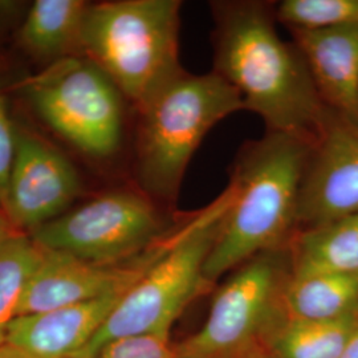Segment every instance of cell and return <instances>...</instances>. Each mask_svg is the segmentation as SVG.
I'll list each match as a JSON object with an SVG mask.
<instances>
[{
  "mask_svg": "<svg viewBox=\"0 0 358 358\" xmlns=\"http://www.w3.org/2000/svg\"><path fill=\"white\" fill-rule=\"evenodd\" d=\"M178 0L88 6L80 47L140 110L185 71L179 63Z\"/></svg>",
  "mask_w": 358,
  "mask_h": 358,
  "instance_id": "3",
  "label": "cell"
},
{
  "mask_svg": "<svg viewBox=\"0 0 358 358\" xmlns=\"http://www.w3.org/2000/svg\"><path fill=\"white\" fill-rule=\"evenodd\" d=\"M282 303L289 316L306 320H338L357 315L358 275H291Z\"/></svg>",
  "mask_w": 358,
  "mask_h": 358,
  "instance_id": "16",
  "label": "cell"
},
{
  "mask_svg": "<svg viewBox=\"0 0 358 358\" xmlns=\"http://www.w3.org/2000/svg\"><path fill=\"white\" fill-rule=\"evenodd\" d=\"M0 358H35L31 355H28L26 352L10 345V344H4L0 346Z\"/></svg>",
  "mask_w": 358,
  "mask_h": 358,
  "instance_id": "23",
  "label": "cell"
},
{
  "mask_svg": "<svg viewBox=\"0 0 358 358\" xmlns=\"http://www.w3.org/2000/svg\"><path fill=\"white\" fill-rule=\"evenodd\" d=\"M241 94L215 73L183 72L142 108L137 171L143 190L174 201L192 155L219 121L243 110Z\"/></svg>",
  "mask_w": 358,
  "mask_h": 358,
  "instance_id": "5",
  "label": "cell"
},
{
  "mask_svg": "<svg viewBox=\"0 0 358 358\" xmlns=\"http://www.w3.org/2000/svg\"><path fill=\"white\" fill-rule=\"evenodd\" d=\"M87 8L81 0H36L20 29L22 45L41 57H65L80 45Z\"/></svg>",
  "mask_w": 358,
  "mask_h": 358,
  "instance_id": "17",
  "label": "cell"
},
{
  "mask_svg": "<svg viewBox=\"0 0 358 358\" xmlns=\"http://www.w3.org/2000/svg\"><path fill=\"white\" fill-rule=\"evenodd\" d=\"M90 358H179L169 336L140 334L115 338L100 346Z\"/></svg>",
  "mask_w": 358,
  "mask_h": 358,
  "instance_id": "20",
  "label": "cell"
},
{
  "mask_svg": "<svg viewBox=\"0 0 358 358\" xmlns=\"http://www.w3.org/2000/svg\"><path fill=\"white\" fill-rule=\"evenodd\" d=\"M43 257L44 250L23 232L15 231L0 242V346Z\"/></svg>",
  "mask_w": 358,
  "mask_h": 358,
  "instance_id": "18",
  "label": "cell"
},
{
  "mask_svg": "<svg viewBox=\"0 0 358 358\" xmlns=\"http://www.w3.org/2000/svg\"><path fill=\"white\" fill-rule=\"evenodd\" d=\"M176 230L141 256L121 264H97L44 250L43 262L27 287L17 316L124 294L164 252Z\"/></svg>",
  "mask_w": 358,
  "mask_h": 358,
  "instance_id": "10",
  "label": "cell"
},
{
  "mask_svg": "<svg viewBox=\"0 0 358 358\" xmlns=\"http://www.w3.org/2000/svg\"><path fill=\"white\" fill-rule=\"evenodd\" d=\"M313 142L267 133L247 146L235 166L230 205L205 263L207 284L259 254L289 247Z\"/></svg>",
  "mask_w": 358,
  "mask_h": 358,
  "instance_id": "2",
  "label": "cell"
},
{
  "mask_svg": "<svg viewBox=\"0 0 358 358\" xmlns=\"http://www.w3.org/2000/svg\"><path fill=\"white\" fill-rule=\"evenodd\" d=\"M276 17L289 29H327L358 24V0H284Z\"/></svg>",
  "mask_w": 358,
  "mask_h": 358,
  "instance_id": "19",
  "label": "cell"
},
{
  "mask_svg": "<svg viewBox=\"0 0 358 358\" xmlns=\"http://www.w3.org/2000/svg\"><path fill=\"white\" fill-rule=\"evenodd\" d=\"M243 358H275L272 355H269L268 352H266L264 349H257L255 352L247 355Z\"/></svg>",
  "mask_w": 358,
  "mask_h": 358,
  "instance_id": "25",
  "label": "cell"
},
{
  "mask_svg": "<svg viewBox=\"0 0 358 358\" xmlns=\"http://www.w3.org/2000/svg\"><path fill=\"white\" fill-rule=\"evenodd\" d=\"M153 202L129 190L106 192L31 232L45 251L97 264L130 262L174 230Z\"/></svg>",
  "mask_w": 358,
  "mask_h": 358,
  "instance_id": "8",
  "label": "cell"
},
{
  "mask_svg": "<svg viewBox=\"0 0 358 358\" xmlns=\"http://www.w3.org/2000/svg\"><path fill=\"white\" fill-rule=\"evenodd\" d=\"M122 294H110L47 312L17 316L6 344L35 358H75L90 345Z\"/></svg>",
  "mask_w": 358,
  "mask_h": 358,
  "instance_id": "12",
  "label": "cell"
},
{
  "mask_svg": "<svg viewBox=\"0 0 358 358\" xmlns=\"http://www.w3.org/2000/svg\"><path fill=\"white\" fill-rule=\"evenodd\" d=\"M230 201L231 189L227 187L211 205L174 231L164 252L122 294L100 332L75 358H90L105 343L121 337H170L182 312L208 287L203 273L206 260Z\"/></svg>",
  "mask_w": 358,
  "mask_h": 358,
  "instance_id": "4",
  "label": "cell"
},
{
  "mask_svg": "<svg viewBox=\"0 0 358 358\" xmlns=\"http://www.w3.org/2000/svg\"><path fill=\"white\" fill-rule=\"evenodd\" d=\"M45 124L83 153L108 158L122 137L121 92L88 57H62L24 81Z\"/></svg>",
  "mask_w": 358,
  "mask_h": 358,
  "instance_id": "7",
  "label": "cell"
},
{
  "mask_svg": "<svg viewBox=\"0 0 358 358\" xmlns=\"http://www.w3.org/2000/svg\"><path fill=\"white\" fill-rule=\"evenodd\" d=\"M16 153V130L7 110V103L0 94V213L4 215L8 183Z\"/></svg>",
  "mask_w": 358,
  "mask_h": 358,
  "instance_id": "21",
  "label": "cell"
},
{
  "mask_svg": "<svg viewBox=\"0 0 358 358\" xmlns=\"http://www.w3.org/2000/svg\"><path fill=\"white\" fill-rule=\"evenodd\" d=\"M15 231L17 230H15L13 224L10 223V220L0 213V242H3L7 236H10Z\"/></svg>",
  "mask_w": 358,
  "mask_h": 358,
  "instance_id": "24",
  "label": "cell"
},
{
  "mask_svg": "<svg viewBox=\"0 0 358 358\" xmlns=\"http://www.w3.org/2000/svg\"><path fill=\"white\" fill-rule=\"evenodd\" d=\"M291 32L322 103L358 124V24Z\"/></svg>",
  "mask_w": 358,
  "mask_h": 358,
  "instance_id": "13",
  "label": "cell"
},
{
  "mask_svg": "<svg viewBox=\"0 0 358 358\" xmlns=\"http://www.w3.org/2000/svg\"><path fill=\"white\" fill-rule=\"evenodd\" d=\"M338 358H358V325L350 337L348 338L345 346Z\"/></svg>",
  "mask_w": 358,
  "mask_h": 358,
  "instance_id": "22",
  "label": "cell"
},
{
  "mask_svg": "<svg viewBox=\"0 0 358 358\" xmlns=\"http://www.w3.org/2000/svg\"><path fill=\"white\" fill-rule=\"evenodd\" d=\"M291 278L289 247L259 254L234 269L213 297L203 325L177 345L179 358H243L262 349L282 315Z\"/></svg>",
  "mask_w": 358,
  "mask_h": 358,
  "instance_id": "6",
  "label": "cell"
},
{
  "mask_svg": "<svg viewBox=\"0 0 358 358\" xmlns=\"http://www.w3.org/2000/svg\"><path fill=\"white\" fill-rule=\"evenodd\" d=\"M291 275H358V211L319 227L299 231L289 244Z\"/></svg>",
  "mask_w": 358,
  "mask_h": 358,
  "instance_id": "14",
  "label": "cell"
},
{
  "mask_svg": "<svg viewBox=\"0 0 358 358\" xmlns=\"http://www.w3.org/2000/svg\"><path fill=\"white\" fill-rule=\"evenodd\" d=\"M215 69L236 90L244 109L269 133L315 142L328 106L296 45L278 34L267 7L254 1L217 3Z\"/></svg>",
  "mask_w": 358,
  "mask_h": 358,
  "instance_id": "1",
  "label": "cell"
},
{
  "mask_svg": "<svg viewBox=\"0 0 358 358\" xmlns=\"http://www.w3.org/2000/svg\"><path fill=\"white\" fill-rule=\"evenodd\" d=\"M357 211L358 124L328 108L301 182L297 227H319Z\"/></svg>",
  "mask_w": 358,
  "mask_h": 358,
  "instance_id": "9",
  "label": "cell"
},
{
  "mask_svg": "<svg viewBox=\"0 0 358 358\" xmlns=\"http://www.w3.org/2000/svg\"><path fill=\"white\" fill-rule=\"evenodd\" d=\"M81 192L75 167L34 134L16 130V153L4 217L15 230L34 232L63 215Z\"/></svg>",
  "mask_w": 358,
  "mask_h": 358,
  "instance_id": "11",
  "label": "cell"
},
{
  "mask_svg": "<svg viewBox=\"0 0 358 358\" xmlns=\"http://www.w3.org/2000/svg\"><path fill=\"white\" fill-rule=\"evenodd\" d=\"M358 325V313L338 320H306L285 310L269 327L262 349L275 358H338Z\"/></svg>",
  "mask_w": 358,
  "mask_h": 358,
  "instance_id": "15",
  "label": "cell"
}]
</instances>
